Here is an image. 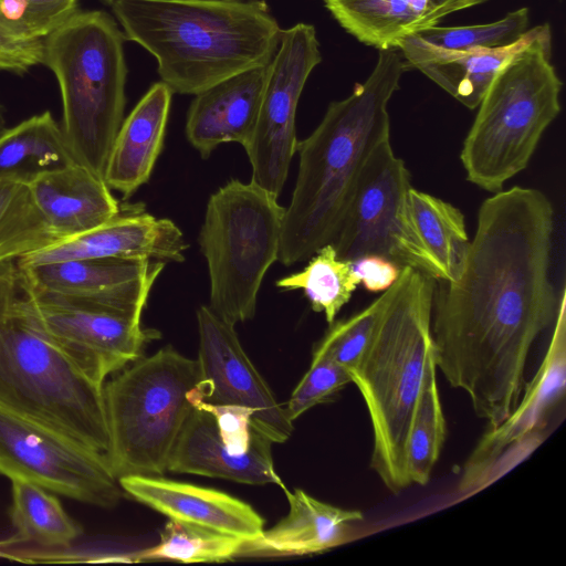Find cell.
Listing matches in <instances>:
<instances>
[{
	"label": "cell",
	"instance_id": "1",
	"mask_svg": "<svg viewBox=\"0 0 566 566\" xmlns=\"http://www.w3.org/2000/svg\"><path fill=\"white\" fill-rule=\"evenodd\" d=\"M554 209L541 190L514 186L485 199L463 268L436 281L433 355L478 418L501 423L516 407L532 346L559 306L551 277Z\"/></svg>",
	"mask_w": 566,
	"mask_h": 566
},
{
	"label": "cell",
	"instance_id": "2",
	"mask_svg": "<svg viewBox=\"0 0 566 566\" xmlns=\"http://www.w3.org/2000/svg\"><path fill=\"white\" fill-rule=\"evenodd\" d=\"M409 69L398 49L379 51L365 82L332 102L314 132L297 142L298 172L281 231L282 264L305 261L334 241L367 161L390 139L388 103Z\"/></svg>",
	"mask_w": 566,
	"mask_h": 566
},
{
	"label": "cell",
	"instance_id": "3",
	"mask_svg": "<svg viewBox=\"0 0 566 566\" xmlns=\"http://www.w3.org/2000/svg\"><path fill=\"white\" fill-rule=\"evenodd\" d=\"M126 40L157 61L161 82L198 94L240 72L266 66L282 29L262 0H112Z\"/></svg>",
	"mask_w": 566,
	"mask_h": 566
},
{
	"label": "cell",
	"instance_id": "4",
	"mask_svg": "<svg viewBox=\"0 0 566 566\" xmlns=\"http://www.w3.org/2000/svg\"><path fill=\"white\" fill-rule=\"evenodd\" d=\"M434 287V279L402 268L367 349L348 373L370 420V467L396 494L411 485L406 451L410 423L433 355Z\"/></svg>",
	"mask_w": 566,
	"mask_h": 566
},
{
	"label": "cell",
	"instance_id": "5",
	"mask_svg": "<svg viewBox=\"0 0 566 566\" xmlns=\"http://www.w3.org/2000/svg\"><path fill=\"white\" fill-rule=\"evenodd\" d=\"M551 55V27L536 25L494 76L460 153L471 184L494 193L528 166L560 112L563 83Z\"/></svg>",
	"mask_w": 566,
	"mask_h": 566
},
{
	"label": "cell",
	"instance_id": "6",
	"mask_svg": "<svg viewBox=\"0 0 566 566\" xmlns=\"http://www.w3.org/2000/svg\"><path fill=\"white\" fill-rule=\"evenodd\" d=\"M125 40L101 10H77L43 40L42 64L60 87L65 139L76 160L103 178L126 104Z\"/></svg>",
	"mask_w": 566,
	"mask_h": 566
},
{
	"label": "cell",
	"instance_id": "7",
	"mask_svg": "<svg viewBox=\"0 0 566 566\" xmlns=\"http://www.w3.org/2000/svg\"><path fill=\"white\" fill-rule=\"evenodd\" d=\"M18 301L0 323V405L105 455L109 431L103 385L39 333Z\"/></svg>",
	"mask_w": 566,
	"mask_h": 566
},
{
	"label": "cell",
	"instance_id": "8",
	"mask_svg": "<svg viewBox=\"0 0 566 566\" xmlns=\"http://www.w3.org/2000/svg\"><path fill=\"white\" fill-rule=\"evenodd\" d=\"M197 359L170 345L138 358L103 385L109 449L105 454L118 480L129 474L161 475L193 406Z\"/></svg>",
	"mask_w": 566,
	"mask_h": 566
},
{
	"label": "cell",
	"instance_id": "9",
	"mask_svg": "<svg viewBox=\"0 0 566 566\" xmlns=\"http://www.w3.org/2000/svg\"><path fill=\"white\" fill-rule=\"evenodd\" d=\"M277 198L238 179L209 198L198 239L210 279L208 306L232 325L254 317L263 277L279 259L285 208Z\"/></svg>",
	"mask_w": 566,
	"mask_h": 566
},
{
	"label": "cell",
	"instance_id": "10",
	"mask_svg": "<svg viewBox=\"0 0 566 566\" xmlns=\"http://www.w3.org/2000/svg\"><path fill=\"white\" fill-rule=\"evenodd\" d=\"M155 268L130 292L111 298L75 297L22 291L18 305L30 324L98 385L142 357L146 344L160 337L143 328L140 317L164 269Z\"/></svg>",
	"mask_w": 566,
	"mask_h": 566
},
{
	"label": "cell",
	"instance_id": "11",
	"mask_svg": "<svg viewBox=\"0 0 566 566\" xmlns=\"http://www.w3.org/2000/svg\"><path fill=\"white\" fill-rule=\"evenodd\" d=\"M410 174L390 139L367 161L355 195L332 242L337 255L354 261L377 255L400 269L412 268L436 281L444 273L423 245L410 211Z\"/></svg>",
	"mask_w": 566,
	"mask_h": 566
},
{
	"label": "cell",
	"instance_id": "12",
	"mask_svg": "<svg viewBox=\"0 0 566 566\" xmlns=\"http://www.w3.org/2000/svg\"><path fill=\"white\" fill-rule=\"evenodd\" d=\"M0 474L104 509L116 506L122 497L104 454L2 405Z\"/></svg>",
	"mask_w": 566,
	"mask_h": 566
},
{
	"label": "cell",
	"instance_id": "13",
	"mask_svg": "<svg viewBox=\"0 0 566 566\" xmlns=\"http://www.w3.org/2000/svg\"><path fill=\"white\" fill-rule=\"evenodd\" d=\"M322 61L315 28L297 23L282 30L266 78L253 134L243 147L251 181L279 197L296 153L295 118L305 83Z\"/></svg>",
	"mask_w": 566,
	"mask_h": 566
},
{
	"label": "cell",
	"instance_id": "14",
	"mask_svg": "<svg viewBox=\"0 0 566 566\" xmlns=\"http://www.w3.org/2000/svg\"><path fill=\"white\" fill-rule=\"evenodd\" d=\"M197 323L200 380L190 391V400L251 408L255 411L253 424L273 443L285 442L294 429L293 421L245 354L234 325L206 305L198 308Z\"/></svg>",
	"mask_w": 566,
	"mask_h": 566
},
{
	"label": "cell",
	"instance_id": "15",
	"mask_svg": "<svg viewBox=\"0 0 566 566\" xmlns=\"http://www.w3.org/2000/svg\"><path fill=\"white\" fill-rule=\"evenodd\" d=\"M187 249L184 233L175 222L156 218L136 206H125L102 226L25 254L17 263L105 258L184 262Z\"/></svg>",
	"mask_w": 566,
	"mask_h": 566
},
{
	"label": "cell",
	"instance_id": "16",
	"mask_svg": "<svg viewBox=\"0 0 566 566\" xmlns=\"http://www.w3.org/2000/svg\"><path fill=\"white\" fill-rule=\"evenodd\" d=\"M566 388V291L560 300L553 333L544 359L535 376L524 386L514 410L480 439L464 467L459 485L462 493H472L484 469L511 443L543 430L546 418L563 399Z\"/></svg>",
	"mask_w": 566,
	"mask_h": 566
},
{
	"label": "cell",
	"instance_id": "17",
	"mask_svg": "<svg viewBox=\"0 0 566 566\" xmlns=\"http://www.w3.org/2000/svg\"><path fill=\"white\" fill-rule=\"evenodd\" d=\"M272 444L265 433L256 430L248 451L232 452L221 440L213 415L193 406L171 449L167 470L251 485L272 483L283 489L274 469Z\"/></svg>",
	"mask_w": 566,
	"mask_h": 566
},
{
	"label": "cell",
	"instance_id": "18",
	"mask_svg": "<svg viewBox=\"0 0 566 566\" xmlns=\"http://www.w3.org/2000/svg\"><path fill=\"white\" fill-rule=\"evenodd\" d=\"M118 484L126 494L169 518L247 541L264 531V518L251 505L214 489L140 474L122 476Z\"/></svg>",
	"mask_w": 566,
	"mask_h": 566
},
{
	"label": "cell",
	"instance_id": "19",
	"mask_svg": "<svg viewBox=\"0 0 566 566\" xmlns=\"http://www.w3.org/2000/svg\"><path fill=\"white\" fill-rule=\"evenodd\" d=\"M266 66L234 74L196 94L186 120V136L201 157L223 143H249L263 95Z\"/></svg>",
	"mask_w": 566,
	"mask_h": 566
},
{
	"label": "cell",
	"instance_id": "20",
	"mask_svg": "<svg viewBox=\"0 0 566 566\" xmlns=\"http://www.w3.org/2000/svg\"><path fill=\"white\" fill-rule=\"evenodd\" d=\"M28 186L38 212L60 241L102 226L120 210L104 178L80 163L44 172Z\"/></svg>",
	"mask_w": 566,
	"mask_h": 566
},
{
	"label": "cell",
	"instance_id": "21",
	"mask_svg": "<svg viewBox=\"0 0 566 566\" xmlns=\"http://www.w3.org/2000/svg\"><path fill=\"white\" fill-rule=\"evenodd\" d=\"M289 512L270 530L247 541L239 557H282L318 554L345 544L360 511L322 502L301 489L283 488Z\"/></svg>",
	"mask_w": 566,
	"mask_h": 566
},
{
	"label": "cell",
	"instance_id": "22",
	"mask_svg": "<svg viewBox=\"0 0 566 566\" xmlns=\"http://www.w3.org/2000/svg\"><path fill=\"white\" fill-rule=\"evenodd\" d=\"M339 25L359 42L398 49L407 36L438 25L447 15L474 7L463 0H322Z\"/></svg>",
	"mask_w": 566,
	"mask_h": 566
},
{
	"label": "cell",
	"instance_id": "23",
	"mask_svg": "<svg viewBox=\"0 0 566 566\" xmlns=\"http://www.w3.org/2000/svg\"><path fill=\"white\" fill-rule=\"evenodd\" d=\"M172 93L164 82L153 84L117 132L104 180L125 198L149 180L163 148Z\"/></svg>",
	"mask_w": 566,
	"mask_h": 566
},
{
	"label": "cell",
	"instance_id": "24",
	"mask_svg": "<svg viewBox=\"0 0 566 566\" xmlns=\"http://www.w3.org/2000/svg\"><path fill=\"white\" fill-rule=\"evenodd\" d=\"M161 262L135 259H76L18 264L21 291L111 298L135 289Z\"/></svg>",
	"mask_w": 566,
	"mask_h": 566
},
{
	"label": "cell",
	"instance_id": "25",
	"mask_svg": "<svg viewBox=\"0 0 566 566\" xmlns=\"http://www.w3.org/2000/svg\"><path fill=\"white\" fill-rule=\"evenodd\" d=\"M528 31V30H527ZM516 44L494 50L450 51L432 46L417 35L401 40L398 50L409 64L469 109L481 103L499 70L521 48Z\"/></svg>",
	"mask_w": 566,
	"mask_h": 566
},
{
	"label": "cell",
	"instance_id": "26",
	"mask_svg": "<svg viewBox=\"0 0 566 566\" xmlns=\"http://www.w3.org/2000/svg\"><path fill=\"white\" fill-rule=\"evenodd\" d=\"M73 163L78 161L49 111L0 133V180L29 184Z\"/></svg>",
	"mask_w": 566,
	"mask_h": 566
},
{
	"label": "cell",
	"instance_id": "27",
	"mask_svg": "<svg viewBox=\"0 0 566 566\" xmlns=\"http://www.w3.org/2000/svg\"><path fill=\"white\" fill-rule=\"evenodd\" d=\"M11 494L10 517L20 542L62 548L82 536V526L66 513L55 493L28 481L12 480Z\"/></svg>",
	"mask_w": 566,
	"mask_h": 566
},
{
	"label": "cell",
	"instance_id": "28",
	"mask_svg": "<svg viewBox=\"0 0 566 566\" xmlns=\"http://www.w3.org/2000/svg\"><path fill=\"white\" fill-rule=\"evenodd\" d=\"M409 201L420 240L442 269L446 281H454L470 245L463 213L453 205L415 188L410 189Z\"/></svg>",
	"mask_w": 566,
	"mask_h": 566
},
{
	"label": "cell",
	"instance_id": "29",
	"mask_svg": "<svg viewBox=\"0 0 566 566\" xmlns=\"http://www.w3.org/2000/svg\"><path fill=\"white\" fill-rule=\"evenodd\" d=\"M275 284L282 291L302 290L312 310L323 313L331 324L360 283L352 263L340 259L328 243L310 258L301 272L284 276Z\"/></svg>",
	"mask_w": 566,
	"mask_h": 566
},
{
	"label": "cell",
	"instance_id": "30",
	"mask_svg": "<svg viewBox=\"0 0 566 566\" xmlns=\"http://www.w3.org/2000/svg\"><path fill=\"white\" fill-rule=\"evenodd\" d=\"M247 539L195 523L169 518L159 543L133 555L140 560L221 563L239 557Z\"/></svg>",
	"mask_w": 566,
	"mask_h": 566
},
{
	"label": "cell",
	"instance_id": "31",
	"mask_svg": "<svg viewBox=\"0 0 566 566\" xmlns=\"http://www.w3.org/2000/svg\"><path fill=\"white\" fill-rule=\"evenodd\" d=\"M446 436L447 426L437 384L434 355H432L407 442L406 468L411 484L426 485L429 482Z\"/></svg>",
	"mask_w": 566,
	"mask_h": 566
},
{
	"label": "cell",
	"instance_id": "32",
	"mask_svg": "<svg viewBox=\"0 0 566 566\" xmlns=\"http://www.w3.org/2000/svg\"><path fill=\"white\" fill-rule=\"evenodd\" d=\"M57 241L38 212L28 184L0 180V261L18 260Z\"/></svg>",
	"mask_w": 566,
	"mask_h": 566
},
{
	"label": "cell",
	"instance_id": "33",
	"mask_svg": "<svg viewBox=\"0 0 566 566\" xmlns=\"http://www.w3.org/2000/svg\"><path fill=\"white\" fill-rule=\"evenodd\" d=\"M530 23L527 8L509 12L501 20L473 25H434L417 32L423 42L442 50H494L512 46L526 34Z\"/></svg>",
	"mask_w": 566,
	"mask_h": 566
},
{
	"label": "cell",
	"instance_id": "34",
	"mask_svg": "<svg viewBox=\"0 0 566 566\" xmlns=\"http://www.w3.org/2000/svg\"><path fill=\"white\" fill-rule=\"evenodd\" d=\"M391 294V286L363 310L334 321L313 353L331 358L348 373L367 349Z\"/></svg>",
	"mask_w": 566,
	"mask_h": 566
},
{
	"label": "cell",
	"instance_id": "35",
	"mask_svg": "<svg viewBox=\"0 0 566 566\" xmlns=\"http://www.w3.org/2000/svg\"><path fill=\"white\" fill-rule=\"evenodd\" d=\"M80 0H0V28L22 40H44L78 9Z\"/></svg>",
	"mask_w": 566,
	"mask_h": 566
},
{
	"label": "cell",
	"instance_id": "36",
	"mask_svg": "<svg viewBox=\"0 0 566 566\" xmlns=\"http://www.w3.org/2000/svg\"><path fill=\"white\" fill-rule=\"evenodd\" d=\"M350 380L348 371L331 358L313 353L308 370L293 390L285 407L294 421L308 409L329 401Z\"/></svg>",
	"mask_w": 566,
	"mask_h": 566
},
{
	"label": "cell",
	"instance_id": "37",
	"mask_svg": "<svg viewBox=\"0 0 566 566\" xmlns=\"http://www.w3.org/2000/svg\"><path fill=\"white\" fill-rule=\"evenodd\" d=\"M191 403L213 415L220 438L232 452L243 453L249 450L256 430H260L253 424V409L237 405H212L198 399H192Z\"/></svg>",
	"mask_w": 566,
	"mask_h": 566
},
{
	"label": "cell",
	"instance_id": "38",
	"mask_svg": "<svg viewBox=\"0 0 566 566\" xmlns=\"http://www.w3.org/2000/svg\"><path fill=\"white\" fill-rule=\"evenodd\" d=\"M43 40H22L0 28V71L27 73L42 64Z\"/></svg>",
	"mask_w": 566,
	"mask_h": 566
},
{
	"label": "cell",
	"instance_id": "39",
	"mask_svg": "<svg viewBox=\"0 0 566 566\" xmlns=\"http://www.w3.org/2000/svg\"><path fill=\"white\" fill-rule=\"evenodd\" d=\"M350 263L359 283L373 293L387 291L398 280L401 271L394 262L377 255L361 256Z\"/></svg>",
	"mask_w": 566,
	"mask_h": 566
},
{
	"label": "cell",
	"instance_id": "40",
	"mask_svg": "<svg viewBox=\"0 0 566 566\" xmlns=\"http://www.w3.org/2000/svg\"><path fill=\"white\" fill-rule=\"evenodd\" d=\"M20 291L17 260L0 261V323L19 300Z\"/></svg>",
	"mask_w": 566,
	"mask_h": 566
},
{
	"label": "cell",
	"instance_id": "41",
	"mask_svg": "<svg viewBox=\"0 0 566 566\" xmlns=\"http://www.w3.org/2000/svg\"><path fill=\"white\" fill-rule=\"evenodd\" d=\"M19 538L17 536L11 537L10 539L0 542V557H2L3 552L9 548L12 544L19 543Z\"/></svg>",
	"mask_w": 566,
	"mask_h": 566
},
{
	"label": "cell",
	"instance_id": "42",
	"mask_svg": "<svg viewBox=\"0 0 566 566\" xmlns=\"http://www.w3.org/2000/svg\"><path fill=\"white\" fill-rule=\"evenodd\" d=\"M463 1H469L473 6H478V4H481V3L485 2L486 0H463Z\"/></svg>",
	"mask_w": 566,
	"mask_h": 566
},
{
	"label": "cell",
	"instance_id": "43",
	"mask_svg": "<svg viewBox=\"0 0 566 566\" xmlns=\"http://www.w3.org/2000/svg\"><path fill=\"white\" fill-rule=\"evenodd\" d=\"M104 1H106V2H108V3H109L112 0H104Z\"/></svg>",
	"mask_w": 566,
	"mask_h": 566
},
{
	"label": "cell",
	"instance_id": "44",
	"mask_svg": "<svg viewBox=\"0 0 566 566\" xmlns=\"http://www.w3.org/2000/svg\"><path fill=\"white\" fill-rule=\"evenodd\" d=\"M0 124H1V112H0Z\"/></svg>",
	"mask_w": 566,
	"mask_h": 566
}]
</instances>
